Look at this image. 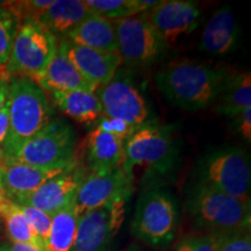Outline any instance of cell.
Instances as JSON below:
<instances>
[{
	"label": "cell",
	"mask_w": 251,
	"mask_h": 251,
	"mask_svg": "<svg viewBox=\"0 0 251 251\" xmlns=\"http://www.w3.org/2000/svg\"><path fill=\"white\" fill-rule=\"evenodd\" d=\"M84 177L83 169L75 162L17 205L34 207L50 216L57 214L76 202L78 188Z\"/></svg>",
	"instance_id": "obj_14"
},
{
	"label": "cell",
	"mask_w": 251,
	"mask_h": 251,
	"mask_svg": "<svg viewBox=\"0 0 251 251\" xmlns=\"http://www.w3.org/2000/svg\"><path fill=\"white\" fill-rule=\"evenodd\" d=\"M179 161L180 143L172 127L149 121L126 140L120 169L131 183L136 171L142 170V183L148 180V187H152L155 180L174 174Z\"/></svg>",
	"instance_id": "obj_2"
},
{
	"label": "cell",
	"mask_w": 251,
	"mask_h": 251,
	"mask_svg": "<svg viewBox=\"0 0 251 251\" xmlns=\"http://www.w3.org/2000/svg\"><path fill=\"white\" fill-rule=\"evenodd\" d=\"M0 79H5V80H8V79H7V77H6V75H5L4 68H0Z\"/></svg>",
	"instance_id": "obj_37"
},
{
	"label": "cell",
	"mask_w": 251,
	"mask_h": 251,
	"mask_svg": "<svg viewBox=\"0 0 251 251\" xmlns=\"http://www.w3.org/2000/svg\"><path fill=\"white\" fill-rule=\"evenodd\" d=\"M213 105L218 114L230 119L251 108L250 72H229Z\"/></svg>",
	"instance_id": "obj_21"
},
{
	"label": "cell",
	"mask_w": 251,
	"mask_h": 251,
	"mask_svg": "<svg viewBox=\"0 0 251 251\" xmlns=\"http://www.w3.org/2000/svg\"><path fill=\"white\" fill-rule=\"evenodd\" d=\"M78 211L76 202L51 216V226L46 251H72L77 233Z\"/></svg>",
	"instance_id": "obj_24"
},
{
	"label": "cell",
	"mask_w": 251,
	"mask_h": 251,
	"mask_svg": "<svg viewBox=\"0 0 251 251\" xmlns=\"http://www.w3.org/2000/svg\"><path fill=\"white\" fill-rule=\"evenodd\" d=\"M240 25L233 9L225 5L207 21L199 41V49L211 56H226L237 49Z\"/></svg>",
	"instance_id": "obj_16"
},
{
	"label": "cell",
	"mask_w": 251,
	"mask_h": 251,
	"mask_svg": "<svg viewBox=\"0 0 251 251\" xmlns=\"http://www.w3.org/2000/svg\"><path fill=\"white\" fill-rule=\"evenodd\" d=\"M117 52L122 64L133 68L151 67L165 57L169 47L141 15L113 21Z\"/></svg>",
	"instance_id": "obj_9"
},
{
	"label": "cell",
	"mask_w": 251,
	"mask_h": 251,
	"mask_svg": "<svg viewBox=\"0 0 251 251\" xmlns=\"http://www.w3.org/2000/svg\"><path fill=\"white\" fill-rule=\"evenodd\" d=\"M126 139L96 127L86 141L87 165L92 172H108L121 166Z\"/></svg>",
	"instance_id": "obj_19"
},
{
	"label": "cell",
	"mask_w": 251,
	"mask_h": 251,
	"mask_svg": "<svg viewBox=\"0 0 251 251\" xmlns=\"http://www.w3.org/2000/svg\"><path fill=\"white\" fill-rule=\"evenodd\" d=\"M51 97L56 106L77 122L91 124L102 117V108L96 92L68 91L54 92Z\"/></svg>",
	"instance_id": "obj_23"
},
{
	"label": "cell",
	"mask_w": 251,
	"mask_h": 251,
	"mask_svg": "<svg viewBox=\"0 0 251 251\" xmlns=\"http://www.w3.org/2000/svg\"><path fill=\"white\" fill-rule=\"evenodd\" d=\"M9 201L7 199H6L5 197V193H4V190H2V184H1V165H0V212H1V209L4 208V207L7 205Z\"/></svg>",
	"instance_id": "obj_36"
},
{
	"label": "cell",
	"mask_w": 251,
	"mask_h": 251,
	"mask_svg": "<svg viewBox=\"0 0 251 251\" xmlns=\"http://www.w3.org/2000/svg\"><path fill=\"white\" fill-rule=\"evenodd\" d=\"M124 251H141L139 248L137 247H135V246H130L129 248H128V249H126V250H124Z\"/></svg>",
	"instance_id": "obj_39"
},
{
	"label": "cell",
	"mask_w": 251,
	"mask_h": 251,
	"mask_svg": "<svg viewBox=\"0 0 251 251\" xmlns=\"http://www.w3.org/2000/svg\"><path fill=\"white\" fill-rule=\"evenodd\" d=\"M54 0H25V1H4L5 8L12 12L20 23L27 20H39L43 12Z\"/></svg>",
	"instance_id": "obj_28"
},
{
	"label": "cell",
	"mask_w": 251,
	"mask_h": 251,
	"mask_svg": "<svg viewBox=\"0 0 251 251\" xmlns=\"http://www.w3.org/2000/svg\"><path fill=\"white\" fill-rule=\"evenodd\" d=\"M57 36L37 20L23 21L15 33L11 54L4 71L9 80L13 77L39 81L57 49Z\"/></svg>",
	"instance_id": "obj_7"
},
{
	"label": "cell",
	"mask_w": 251,
	"mask_h": 251,
	"mask_svg": "<svg viewBox=\"0 0 251 251\" xmlns=\"http://www.w3.org/2000/svg\"><path fill=\"white\" fill-rule=\"evenodd\" d=\"M230 71L224 65L183 58L164 65L157 72L155 83L171 105L197 112L214 103Z\"/></svg>",
	"instance_id": "obj_1"
},
{
	"label": "cell",
	"mask_w": 251,
	"mask_h": 251,
	"mask_svg": "<svg viewBox=\"0 0 251 251\" xmlns=\"http://www.w3.org/2000/svg\"><path fill=\"white\" fill-rule=\"evenodd\" d=\"M9 251H45L40 248L30 246V244H24V243H11L8 244Z\"/></svg>",
	"instance_id": "obj_35"
},
{
	"label": "cell",
	"mask_w": 251,
	"mask_h": 251,
	"mask_svg": "<svg viewBox=\"0 0 251 251\" xmlns=\"http://www.w3.org/2000/svg\"><path fill=\"white\" fill-rule=\"evenodd\" d=\"M102 117L124 121L135 130L149 122V107L146 99L127 71L119 69L115 76L106 85L96 90Z\"/></svg>",
	"instance_id": "obj_10"
},
{
	"label": "cell",
	"mask_w": 251,
	"mask_h": 251,
	"mask_svg": "<svg viewBox=\"0 0 251 251\" xmlns=\"http://www.w3.org/2000/svg\"><path fill=\"white\" fill-rule=\"evenodd\" d=\"M127 201H115L79 213L72 251H107L125 218Z\"/></svg>",
	"instance_id": "obj_11"
},
{
	"label": "cell",
	"mask_w": 251,
	"mask_h": 251,
	"mask_svg": "<svg viewBox=\"0 0 251 251\" xmlns=\"http://www.w3.org/2000/svg\"><path fill=\"white\" fill-rule=\"evenodd\" d=\"M18 207L25 218H26L31 230L34 231V234L36 235V237L39 238V241L42 243L46 250L47 240H48L49 236L50 226H51V216L30 206L18 205Z\"/></svg>",
	"instance_id": "obj_29"
},
{
	"label": "cell",
	"mask_w": 251,
	"mask_h": 251,
	"mask_svg": "<svg viewBox=\"0 0 251 251\" xmlns=\"http://www.w3.org/2000/svg\"><path fill=\"white\" fill-rule=\"evenodd\" d=\"M8 129H9V114H8V105H7V101H6L4 107L0 109V151H1L5 141L7 139Z\"/></svg>",
	"instance_id": "obj_33"
},
{
	"label": "cell",
	"mask_w": 251,
	"mask_h": 251,
	"mask_svg": "<svg viewBox=\"0 0 251 251\" xmlns=\"http://www.w3.org/2000/svg\"><path fill=\"white\" fill-rule=\"evenodd\" d=\"M134 184L120 168L108 172H91L79 185L76 205L79 213L91 211L115 201H128Z\"/></svg>",
	"instance_id": "obj_13"
},
{
	"label": "cell",
	"mask_w": 251,
	"mask_h": 251,
	"mask_svg": "<svg viewBox=\"0 0 251 251\" xmlns=\"http://www.w3.org/2000/svg\"><path fill=\"white\" fill-rule=\"evenodd\" d=\"M215 235L218 238L216 251H251L250 228Z\"/></svg>",
	"instance_id": "obj_31"
},
{
	"label": "cell",
	"mask_w": 251,
	"mask_h": 251,
	"mask_svg": "<svg viewBox=\"0 0 251 251\" xmlns=\"http://www.w3.org/2000/svg\"><path fill=\"white\" fill-rule=\"evenodd\" d=\"M46 92H68V91H91L96 92V87L90 84L72 64L65 52L63 40L58 41L57 49L50 61L42 78L37 81Z\"/></svg>",
	"instance_id": "obj_18"
},
{
	"label": "cell",
	"mask_w": 251,
	"mask_h": 251,
	"mask_svg": "<svg viewBox=\"0 0 251 251\" xmlns=\"http://www.w3.org/2000/svg\"><path fill=\"white\" fill-rule=\"evenodd\" d=\"M62 40L69 59L81 76L96 89L106 85L122 65L117 52L100 51L74 45L67 39Z\"/></svg>",
	"instance_id": "obj_15"
},
{
	"label": "cell",
	"mask_w": 251,
	"mask_h": 251,
	"mask_svg": "<svg viewBox=\"0 0 251 251\" xmlns=\"http://www.w3.org/2000/svg\"><path fill=\"white\" fill-rule=\"evenodd\" d=\"M64 39L74 45L90 49L117 52V39L113 21L98 15L90 14L85 20L69 31Z\"/></svg>",
	"instance_id": "obj_20"
},
{
	"label": "cell",
	"mask_w": 251,
	"mask_h": 251,
	"mask_svg": "<svg viewBox=\"0 0 251 251\" xmlns=\"http://www.w3.org/2000/svg\"><path fill=\"white\" fill-rule=\"evenodd\" d=\"M90 13L109 21L136 17L153 7V0H84Z\"/></svg>",
	"instance_id": "obj_25"
},
{
	"label": "cell",
	"mask_w": 251,
	"mask_h": 251,
	"mask_svg": "<svg viewBox=\"0 0 251 251\" xmlns=\"http://www.w3.org/2000/svg\"><path fill=\"white\" fill-rule=\"evenodd\" d=\"M218 238L215 234L191 233L185 235L178 241L174 251H216Z\"/></svg>",
	"instance_id": "obj_30"
},
{
	"label": "cell",
	"mask_w": 251,
	"mask_h": 251,
	"mask_svg": "<svg viewBox=\"0 0 251 251\" xmlns=\"http://www.w3.org/2000/svg\"><path fill=\"white\" fill-rule=\"evenodd\" d=\"M179 221V205L174 193L163 186L148 187L137 199L131 233L150 247L166 249L177 237Z\"/></svg>",
	"instance_id": "obj_5"
},
{
	"label": "cell",
	"mask_w": 251,
	"mask_h": 251,
	"mask_svg": "<svg viewBox=\"0 0 251 251\" xmlns=\"http://www.w3.org/2000/svg\"><path fill=\"white\" fill-rule=\"evenodd\" d=\"M7 105L9 129L0 151V163L11 162L19 149L52 120L47 92L29 78L9 79Z\"/></svg>",
	"instance_id": "obj_3"
},
{
	"label": "cell",
	"mask_w": 251,
	"mask_h": 251,
	"mask_svg": "<svg viewBox=\"0 0 251 251\" xmlns=\"http://www.w3.org/2000/svg\"><path fill=\"white\" fill-rule=\"evenodd\" d=\"M140 15L170 47L196 29L201 12L196 1L164 0Z\"/></svg>",
	"instance_id": "obj_12"
},
{
	"label": "cell",
	"mask_w": 251,
	"mask_h": 251,
	"mask_svg": "<svg viewBox=\"0 0 251 251\" xmlns=\"http://www.w3.org/2000/svg\"><path fill=\"white\" fill-rule=\"evenodd\" d=\"M191 181L237 199L250 200V157L240 147L211 150L197 161Z\"/></svg>",
	"instance_id": "obj_6"
},
{
	"label": "cell",
	"mask_w": 251,
	"mask_h": 251,
	"mask_svg": "<svg viewBox=\"0 0 251 251\" xmlns=\"http://www.w3.org/2000/svg\"><path fill=\"white\" fill-rule=\"evenodd\" d=\"M76 133L68 121L52 119L19 149L11 162L45 169H65L75 163Z\"/></svg>",
	"instance_id": "obj_8"
},
{
	"label": "cell",
	"mask_w": 251,
	"mask_h": 251,
	"mask_svg": "<svg viewBox=\"0 0 251 251\" xmlns=\"http://www.w3.org/2000/svg\"><path fill=\"white\" fill-rule=\"evenodd\" d=\"M19 25V19L5 8L4 1H0V68L7 64Z\"/></svg>",
	"instance_id": "obj_27"
},
{
	"label": "cell",
	"mask_w": 251,
	"mask_h": 251,
	"mask_svg": "<svg viewBox=\"0 0 251 251\" xmlns=\"http://www.w3.org/2000/svg\"><path fill=\"white\" fill-rule=\"evenodd\" d=\"M0 165H1V184L5 197L9 202L15 205L35 192L41 185L45 184L50 178L64 170V169L37 168V166L14 162L0 163Z\"/></svg>",
	"instance_id": "obj_17"
},
{
	"label": "cell",
	"mask_w": 251,
	"mask_h": 251,
	"mask_svg": "<svg viewBox=\"0 0 251 251\" xmlns=\"http://www.w3.org/2000/svg\"><path fill=\"white\" fill-rule=\"evenodd\" d=\"M0 218L4 220L6 231L12 243L30 244L45 250L18 205L8 202L0 212Z\"/></svg>",
	"instance_id": "obj_26"
},
{
	"label": "cell",
	"mask_w": 251,
	"mask_h": 251,
	"mask_svg": "<svg viewBox=\"0 0 251 251\" xmlns=\"http://www.w3.org/2000/svg\"><path fill=\"white\" fill-rule=\"evenodd\" d=\"M185 209L197 231L222 234L250 228V200H241L211 187L190 181Z\"/></svg>",
	"instance_id": "obj_4"
},
{
	"label": "cell",
	"mask_w": 251,
	"mask_h": 251,
	"mask_svg": "<svg viewBox=\"0 0 251 251\" xmlns=\"http://www.w3.org/2000/svg\"><path fill=\"white\" fill-rule=\"evenodd\" d=\"M8 81L5 79H0V109L4 107L8 98Z\"/></svg>",
	"instance_id": "obj_34"
},
{
	"label": "cell",
	"mask_w": 251,
	"mask_h": 251,
	"mask_svg": "<svg viewBox=\"0 0 251 251\" xmlns=\"http://www.w3.org/2000/svg\"><path fill=\"white\" fill-rule=\"evenodd\" d=\"M0 251H9L8 244H6V243L0 244Z\"/></svg>",
	"instance_id": "obj_38"
},
{
	"label": "cell",
	"mask_w": 251,
	"mask_h": 251,
	"mask_svg": "<svg viewBox=\"0 0 251 251\" xmlns=\"http://www.w3.org/2000/svg\"><path fill=\"white\" fill-rule=\"evenodd\" d=\"M90 14L84 0H54L37 21L54 35H67Z\"/></svg>",
	"instance_id": "obj_22"
},
{
	"label": "cell",
	"mask_w": 251,
	"mask_h": 251,
	"mask_svg": "<svg viewBox=\"0 0 251 251\" xmlns=\"http://www.w3.org/2000/svg\"><path fill=\"white\" fill-rule=\"evenodd\" d=\"M233 128L238 136L242 137L246 142L250 143L251 141V108L243 111L236 117L231 118Z\"/></svg>",
	"instance_id": "obj_32"
}]
</instances>
